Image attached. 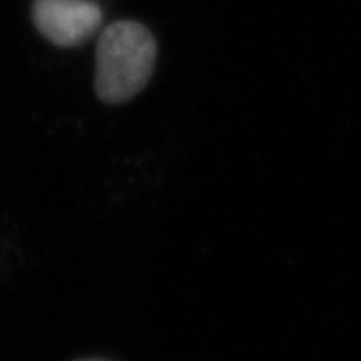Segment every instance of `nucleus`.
I'll return each mask as SVG.
<instances>
[{
  "label": "nucleus",
  "mask_w": 361,
  "mask_h": 361,
  "mask_svg": "<svg viewBox=\"0 0 361 361\" xmlns=\"http://www.w3.org/2000/svg\"><path fill=\"white\" fill-rule=\"evenodd\" d=\"M157 56V41L144 24L137 20L109 24L96 47V96L107 105L133 100L152 81Z\"/></svg>",
  "instance_id": "1"
},
{
  "label": "nucleus",
  "mask_w": 361,
  "mask_h": 361,
  "mask_svg": "<svg viewBox=\"0 0 361 361\" xmlns=\"http://www.w3.org/2000/svg\"><path fill=\"white\" fill-rule=\"evenodd\" d=\"M32 20L47 41L61 48L87 43L102 26L100 6L83 0H35Z\"/></svg>",
  "instance_id": "2"
},
{
  "label": "nucleus",
  "mask_w": 361,
  "mask_h": 361,
  "mask_svg": "<svg viewBox=\"0 0 361 361\" xmlns=\"http://www.w3.org/2000/svg\"><path fill=\"white\" fill-rule=\"evenodd\" d=\"M76 361H113V360H105V357H81V360Z\"/></svg>",
  "instance_id": "3"
}]
</instances>
